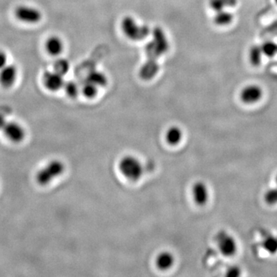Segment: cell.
Here are the masks:
<instances>
[{
  "label": "cell",
  "instance_id": "cell-1",
  "mask_svg": "<svg viewBox=\"0 0 277 277\" xmlns=\"http://www.w3.org/2000/svg\"><path fill=\"white\" fill-rule=\"evenodd\" d=\"M119 170L128 180L136 182L143 176L144 166L134 156H125L119 162Z\"/></svg>",
  "mask_w": 277,
  "mask_h": 277
},
{
  "label": "cell",
  "instance_id": "cell-2",
  "mask_svg": "<svg viewBox=\"0 0 277 277\" xmlns=\"http://www.w3.org/2000/svg\"><path fill=\"white\" fill-rule=\"evenodd\" d=\"M65 165L59 160H52L48 163L44 168L39 171L37 175V180L39 184L46 186L64 173Z\"/></svg>",
  "mask_w": 277,
  "mask_h": 277
},
{
  "label": "cell",
  "instance_id": "cell-3",
  "mask_svg": "<svg viewBox=\"0 0 277 277\" xmlns=\"http://www.w3.org/2000/svg\"><path fill=\"white\" fill-rule=\"evenodd\" d=\"M122 29L128 38L133 40H141L149 35V29L146 25H139L133 18H124Z\"/></svg>",
  "mask_w": 277,
  "mask_h": 277
},
{
  "label": "cell",
  "instance_id": "cell-4",
  "mask_svg": "<svg viewBox=\"0 0 277 277\" xmlns=\"http://www.w3.org/2000/svg\"><path fill=\"white\" fill-rule=\"evenodd\" d=\"M168 49V42L165 36L164 33L161 29H156L153 33V39L148 44L146 52L151 59H155L167 51Z\"/></svg>",
  "mask_w": 277,
  "mask_h": 277
},
{
  "label": "cell",
  "instance_id": "cell-5",
  "mask_svg": "<svg viewBox=\"0 0 277 277\" xmlns=\"http://www.w3.org/2000/svg\"><path fill=\"white\" fill-rule=\"evenodd\" d=\"M216 242L219 251L225 257H233L237 251V242L236 239L225 231L217 233Z\"/></svg>",
  "mask_w": 277,
  "mask_h": 277
},
{
  "label": "cell",
  "instance_id": "cell-6",
  "mask_svg": "<svg viewBox=\"0 0 277 277\" xmlns=\"http://www.w3.org/2000/svg\"><path fill=\"white\" fill-rule=\"evenodd\" d=\"M16 18L21 22L25 23H37L41 20V12L35 7L30 6L22 5L15 10Z\"/></svg>",
  "mask_w": 277,
  "mask_h": 277
},
{
  "label": "cell",
  "instance_id": "cell-7",
  "mask_svg": "<svg viewBox=\"0 0 277 277\" xmlns=\"http://www.w3.org/2000/svg\"><path fill=\"white\" fill-rule=\"evenodd\" d=\"M43 83L49 90L55 92L64 87L65 82H64L63 75L52 71L46 72L45 73L43 76Z\"/></svg>",
  "mask_w": 277,
  "mask_h": 277
},
{
  "label": "cell",
  "instance_id": "cell-8",
  "mask_svg": "<svg viewBox=\"0 0 277 277\" xmlns=\"http://www.w3.org/2000/svg\"><path fill=\"white\" fill-rule=\"evenodd\" d=\"M2 130L6 136L14 143H19L25 137L23 128L16 122H7Z\"/></svg>",
  "mask_w": 277,
  "mask_h": 277
},
{
  "label": "cell",
  "instance_id": "cell-9",
  "mask_svg": "<svg viewBox=\"0 0 277 277\" xmlns=\"http://www.w3.org/2000/svg\"><path fill=\"white\" fill-rule=\"evenodd\" d=\"M263 97V90L257 85H249L241 92V100L247 104H254L260 101Z\"/></svg>",
  "mask_w": 277,
  "mask_h": 277
},
{
  "label": "cell",
  "instance_id": "cell-10",
  "mask_svg": "<svg viewBox=\"0 0 277 277\" xmlns=\"http://www.w3.org/2000/svg\"><path fill=\"white\" fill-rule=\"evenodd\" d=\"M193 198L196 204L204 206L209 200V190L207 186L201 181L195 182L192 188Z\"/></svg>",
  "mask_w": 277,
  "mask_h": 277
},
{
  "label": "cell",
  "instance_id": "cell-11",
  "mask_svg": "<svg viewBox=\"0 0 277 277\" xmlns=\"http://www.w3.org/2000/svg\"><path fill=\"white\" fill-rule=\"evenodd\" d=\"M17 78V69L13 65H8L0 70V83L4 87H11Z\"/></svg>",
  "mask_w": 277,
  "mask_h": 277
},
{
  "label": "cell",
  "instance_id": "cell-12",
  "mask_svg": "<svg viewBox=\"0 0 277 277\" xmlns=\"http://www.w3.org/2000/svg\"><path fill=\"white\" fill-rule=\"evenodd\" d=\"M174 261V256L168 251H164L157 256L156 259V265L161 270H167L173 266Z\"/></svg>",
  "mask_w": 277,
  "mask_h": 277
},
{
  "label": "cell",
  "instance_id": "cell-13",
  "mask_svg": "<svg viewBox=\"0 0 277 277\" xmlns=\"http://www.w3.org/2000/svg\"><path fill=\"white\" fill-rule=\"evenodd\" d=\"M64 42L58 37H51L46 40V49L50 55H59L64 51Z\"/></svg>",
  "mask_w": 277,
  "mask_h": 277
},
{
  "label": "cell",
  "instance_id": "cell-14",
  "mask_svg": "<svg viewBox=\"0 0 277 277\" xmlns=\"http://www.w3.org/2000/svg\"><path fill=\"white\" fill-rule=\"evenodd\" d=\"M182 139V131L176 126L170 127L166 133V140L171 146H176Z\"/></svg>",
  "mask_w": 277,
  "mask_h": 277
},
{
  "label": "cell",
  "instance_id": "cell-15",
  "mask_svg": "<svg viewBox=\"0 0 277 277\" xmlns=\"http://www.w3.org/2000/svg\"><path fill=\"white\" fill-rule=\"evenodd\" d=\"M159 66L155 59H151L150 61L146 63L140 71L141 77L144 79H149L153 77L158 71Z\"/></svg>",
  "mask_w": 277,
  "mask_h": 277
},
{
  "label": "cell",
  "instance_id": "cell-16",
  "mask_svg": "<svg viewBox=\"0 0 277 277\" xmlns=\"http://www.w3.org/2000/svg\"><path fill=\"white\" fill-rule=\"evenodd\" d=\"M262 247L269 254H275L277 253V236L268 235L263 239Z\"/></svg>",
  "mask_w": 277,
  "mask_h": 277
},
{
  "label": "cell",
  "instance_id": "cell-17",
  "mask_svg": "<svg viewBox=\"0 0 277 277\" xmlns=\"http://www.w3.org/2000/svg\"><path fill=\"white\" fill-rule=\"evenodd\" d=\"M233 15L229 12L221 10L217 12L214 17V22L217 25H227L233 21Z\"/></svg>",
  "mask_w": 277,
  "mask_h": 277
},
{
  "label": "cell",
  "instance_id": "cell-18",
  "mask_svg": "<svg viewBox=\"0 0 277 277\" xmlns=\"http://www.w3.org/2000/svg\"><path fill=\"white\" fill-rule=\"evenodd\" d=\"M263 51H262L261 47L260 46H253L250 50V60H251V64L257 67V66L260 65L262 62V58H263Z\"/></svg>",
  "mask_w": 277,
  "mask_h": 277
},
{
  "label": "cell",
  "instance_id": "cell-19",
  "mask_svg": "<svg viewBox=\"0 0 277 277\" xmlns=\"http://www.w3.org/2000/svg\"><path fill=\"white\" fill-rule=\"evenodd\" d=\"M88 81L97 86H104L107 82V79L103 73L98 71H94L89 74Z\"/></svg>",
  "mask_w": 277,
  "mask_h": 277
},
{
  "label": "cell",
  "instance_id": "cell-20",
  "mask_svg": "<svg viewBox=\"0 0 277 277\" xmlns=\"http://www.w3.org/2000/svg\"><path fill=\"white\" fill-rule=\"evenodd\" d=\"M263 55L267 57H273L277 53V44L272 41L265 42L261 46Z\"/></svg>",
  "mask_w": 277,
  "mask_h": 277
},
{
  "label": "cell",
  "instance_id": "cell-21",
  "mask_svg": "<svg viewBox=\"0 0 277 277\" xmlns=\"http://www.w3.org/2000/svg\"><path fill=\"white\" fill-rule=\"evenodd\" d=\"M69 70H70V64L67 59H59L54 64V71L63 76L67 74Z\"/></svg>",
  "mask_w": 277,
  "mask_h": 277
},
{
  "label": "cell",
  "instance_id": "cell-22",
  "mask_svg": "<svg viewBox=\"0 0 277 277\" xmlns=\"http://www.w3.org/2000/svg\"><path fill=\"white\" fill-rule=\"evenodd\" d=\"M97 93H98V86H96L89 81H87L86 84L82 86V94L86 98H94L97 95Z\"/></svg>",
  "mask_w": 277,
  "mask_h": 277
},
{
  "label": "cell",
  "instance_id": "cell-23",
  "mask_svg": "<svg viewBox=\"0 0 277 277\" xmlns=\"http://www.w3.org/2000/svg\"><path fill=\"white\" fill-rule=\"evenodd\" d=\"M235 0H210V7L215 11L219 12L224 10V7L227 5H233Z\"/></svg>",
  "mask_w": 277,
  "mask_h": 277
},
{
  "label": "cell",
  "instance_id": "cell-24",
  "mask_svg": "<svg viewBox=\"0 0 277 277\" xmlns=\"http://www.w3.org/2000/svg\"><path fill=\"white\" fill-rule=\"evenodd\" d=\"M264 200L267 204H277V187L269 189L264 194Z\"/></svg>",
  "mask_w": 277,
  "mask_h": 277
},
{
  "label": "cell",
  "instance_id": "cell-25",
  "mask_svg": "<svg viewBox=\"0 0 277 277\" xmlns=\"http://www.w3.org/2000/svg\"><path fill=\"white\" fill-rule=\"evenodd\" d=\"M64 87L65 89L66 94L71 98H75L79 94V88L76 82L70 81L64 84Z\"/></svg>",
  "mask_w": 277,
  "mask_h": 277
},
{
  "label": "cell",
  "instance_id": "cell-26",
  "mask_svg": "<svg viewBox=\"0 0 277 277\" xmlns=\"http://www.w3.org/2000/svg\"><path fill=\"white\" fill-rule=\"evenodd\" d=\"M241 274V270L238 266H231L229 268L227 272V276L230 277H236L239 276Z\"/></svg>",
  "mask_w": 277,
  "mask_h": 277
},
{
  "label": "cell",
  "instance_id": "cell-27",
  "mask_svg": "<svg viewBox=\"0 0 277 277\" xmlns=\"http://www.w3.org/2000/svg\"><path fill=\"white\" fill-rule=\"evenodd\" d=\"M7 65V55L4 51L0 50V70Z\"/></svg>",
  "mask_w": 277,
  "mask_h": 277
},
{
  "label": "cell",
  "instance_id": "cell-28",
  "mask_svg": "<svg viewBox=\"0 0 277 277\" xmlns=\"http://www.w3.org/2000/svg\"><path fill=\"white\" fill-rule=\"evenodd\" d=\"M7 121L6 120L5 117L3 115L0 114V130H2L4 129V126L7 124Z\"/></svg>",
  "mask_w": 277,
  "mask_h": 277
},
{
  "label": "cell",
  "instance_id": "cell-29",
  "mask_svg": "<svg viewBox=\"0 0 277 277\" xmlns=\"http://www.w3.org/2000/svg\"><path fill=\"white\" fill-rule=\"evenodd\" d=\"M272 32L275 33V34H277V22L275 23L272 24Z\"/></svg>",
  "mask_w": 277,
  "mask_h": 277
},
{
  "label": "cell",
  "instance_id": "cell-30",
  "mask_svg": "<svg viewBox=\"0 0 277 277\" xmlns=\"http://www.w3.org/2000/svg\"><path fill=\"white\" fill-rule=\"evenodd\" d=\"M275 182H276V184H277V175H276V176H275Z\"/></svg>",
  "mask_w": 277,
  "mask_h": 277
},
{
  "label": "cell",
  "instance_id": "cell-31",
  "mask_svg": "<svg viewBox=\"0 0 277 277\" xmlns=\"http://www.w3.org/2000/svg\"><path fill=\"white\" fill-rule=\"evenodd\" d=\"M275 2L277 4V0H275Z\"/></svg>",
  "mask_w": 277,
  "mask_h": 277
}]
</instances>
